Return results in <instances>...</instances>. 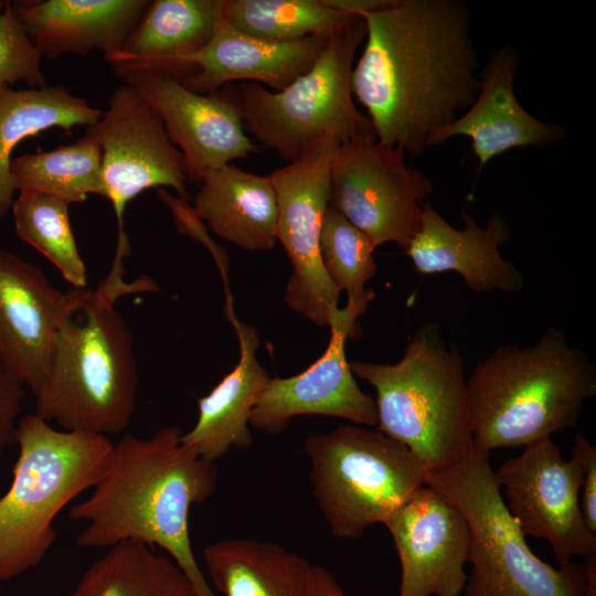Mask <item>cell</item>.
<instances>
[{
    "mask_svg": "<svg viewBox=\"0 0 596 596\" xmlns=\"http://www.w3.org/2000/svg\"><path fill=\"white\" fill-rule=\"evenodd\" d=\"M383 524L401 564L398 596H460L470 531L444 493L422 486Z\"/></svg>",
    "mask_w": 596,
    "mask_h": 596,
    "instance_id": "2e32d148",
    "label": "cell"
},
{
    "mask_svg": "<svg viewBox=\"0 0 596 596\" xmlns=\"http://www.w3.org/2000/svg\"><path fill=\"white\" fill-rule=\"evenodd\" d=\"M70 596H200L168 555L126 541L95 561L79 577Z\"/></svg>",
    "mask_w": 596,
    "mask_h": 596,
    "instance_id": "4316f807",
    "label": "cell"
},
{
    "mask_svg": "<svg viewBox=\"0 0 596 596\" xmlns=\"http://www.w3.org/2000/svg\"><path fill=\"white\" fill-rule=\"evenodd\" d=\"M24 397V385L0 362V461L14 443Z\"/></svg>",
    "mask_w": 596,
    "mask_h": 596,
    "instance_id": "d6a6232c",
    "label": "cell"
},
{
    "mask_svg": "<svg viewBox=\"0 0 596 596\" xmlns=\"http://www.w3.org/2000/svg\"><path fill=\"white\" fill-rule=\"evenodd\" d=\"M405 151L376 138L339 145L330 169L329 205L362 231L376 247L403 251L421 228L432 179L408 166Z\"/></svg>",
    "mask_w": 596,
    "mask_h": 596,
    "instance_id": "30bf717a",
    "label": "cell"
},
{
    "mask_svg": "<svg viewBox=\"0 0 596 596\" xmlns=\"http://www.w3.org/2000/svg\"><path fill=\"white\" fill-rule=\"evenodd\" d=\"M329 38L272 42L238 31L224 20L211 42L184 60L196 70L181 83L198 94H212L234 81H249L281 91L307 73Z\"/></svg>",
    "mask_w": 596,
    "mask_h": 596,
    "instance_id": "ffe728a7",
    "label": "cell"
},
{
    "mask_svg": "<svg viewBox=\"0 0 596 596\" xmlns=\"http://www.w3.org/2000/svg\"><path fill=\"white\" fill-rule=\"evenodd\" d=\"M9 489L0 498V583L38 566L52 547L57 514L106 473L109 437L55 428L35 413L20 417Z\"/></svg>",
    "mask_w": 596,
    "mask_h": 596,
    "instance_id": "5b68a950",
    "label": "cell"
},
{
    "mask_svg": "<svg viewBox=\"0 0 596 596\" xmlns=\"http://www.w3.org/2000/svg\"><path fill=\"white\" fill-rule=\"evenodd\" d=\"M68 206L51 195L21 191L11 210L20 240L44 255L72 288H84L86 267L71 228Z\"/></svg>",
    "mask_w": 596,
    "mask_h": 596,
    "instance_id": "f546056e",
    "label": "cell"
},
{
    "mask_svg": "<svg viewBox=\"0 0 596 596\" xmlns=\"http://www.w3.org/2000/svg\"><path fill=\"white\" fill-rule=\"evenodd\" d=\"M461 216L465 227L457 230L429 203L424 204L421 228L404 251L417 272H455L475 292L521 291V273L499 252L511 235L505 217L494 213L481 227L464 211Z\"/></svg>",
    "mask_w": 596,
    "mask_h": 596,
    "instance_id": "d6986e66",
    "label": "cell"
},
{
    "mask_svg": "<svg viewBox=\"0 0 596 596\" xmlns=\"http://www.w3.org/2000/svg\"><path fill=\"white\" fill-rule=\"evenodd\" d=\"M364 50L351 74L376 140L418 157L476 99L479 62L464 0H392L360 13Z\"/></svg>",
    "mask_w": 596,
    "mask_h": 596,
    "instance_id": "6da1fadb",
    "label": "cell"
},
{
    "mask_svg": "<svg viewBox=\"0 0 596 596\" xmlns=\"http://www.w3.org/2000/svg\"><path fill=\"white\" fill-rule=\"evenodd\" d=\"M354 14L330 8L323 0H224L223 20L254 38L292 42L330 38Z\"/></svg>",
    "mask_w": 596,
    "mask_h": 596,
    "instance_id": "f1b7e54d",
    "label": "cell"
},
{
    "mask_svg": "<svg viewBox=\"0 0 596 596\" xmlns=\"http://www.w3.org/2000/svg\"><path fill=\"white\" fill-rule=\"evenodd\" d=\"M203 560L224 596H310L312 565L276 543L221 540L205 546Z\"/></svg>",
    "mask_w": 596,
    "mask_h": 596,
    "instance_id": "d4e9b609",
    "label": "cell"
},
{
    "mask_svg": "<svg viewBox=\"0 0 596 596\" xmlns=\"http://www.w3.org/2000/svg\"><path fill=\"white\" fill-rule=\"evenodd\" d=\"M120 78L160 116L185 160L189 181L200 183L209 172L256 151L244 132L235 92L198 94L180 79L153 71H132Z\"/></svg>",
    "mask_w": 596,
    "mask_h": 596,
    "instance_id": "5bb4252c",
    "label": "cell"
},
{
    "mask_svg": "<svg viewBox=\"0 0 596 596\" xmlns=\"http://www.w3.org/2000/svg\"><path fill=\"white\" fill-rule=\"evenodd\" d=\"M366 308L348 301L332 321L329 344L316 362L297 375L269 379L252 411V427L278 434L292 417L309 414L376 425L375 402L359 387L345 356L347 339L355 333L356 318Z\"/></svg>",
    "mask_w": 596,
    "mask_h": 596,
    "instance_id": "9a60e30c",
    "label": "cell"
},
{
    "mask_svg": "<svg viewBox=\"0 0 596 596\" xmlns=\"http://www.w3.org/2000/svg\"><path fill=\"white\" fill-rule=\"evenodd\" d=\"M66 291L0 245V362L36 396L50 369Z\"/></svg>",
    "mask_w": 596,
    "mask_h": 596,
    "instance_id": "e0dca14e",
    "label": "cell"
},
{
    "mask_svg": "<svg viewBox=\"0 0 596 596\" xmlns=\"http://www.w3.org/2000/svg\"><path fill=\"white\" fill-rule=\"evenodd\" d=\"M365 35L363 17L354 14L329 38L312 67L286 88L272 92L253 82L238 86L244 124L264 147L291 163L328 136L341 143L376 138L351 88L354 54Z\"/></svg>",
    "mask_w": 596,
    "mask_h": 596,
    "instance_id": "ba28073f",
    "label": "cell"
},
{
    "mask_svg": "<svg viewBox=\"0 0 596 596\" xmlns=\"http://www.w3.org/2000/svg\"><path fill=\"white\" fill-rule=\"evenodd\" d=\"M370 238L351 224L340 212L328 205L320 233V258L324 270L348 301L369 304L373 294L365 284L376 274Z\"/></svg>",
    "mask_w": 596,
    "mask_h": 596,
    "instance_id": "4dcf8cb0",
    "label": "cell"
},
{
    "mask_svg": "<svg viewBox=\"0 0 596 596\" xmlns=\"http://www.w3.org/2000/svg\"><path fill=\"white\" fill-rule=\"evenodd\" d=\"M103 113L63 86L26 89L0 86V219L8 215L14 201L10 164L15 147L52 128L70 132L74 126L91 127Z\"/></svg>",
    "mask_w": 596,
    "mask_h": 596,
    "instance_id": "484cf974",
    "label": "cell"
},
{
    "mask_svg": "<svg viewBox=\"0 0 596 596\" xmlns=\"http://www.w3.org/2000/svg\"><path fill=\"white\" fill-rule=\"evenodd\" d=\"M42 56L30 41L12 9V2L0 0V86L23 82L29 88L45 86Z\"/></svg>",
    "mask_w": 596,
    "mask_h": 596,
    "instance_id": "1f68e13d",
    "label": "cell"
},
{
    "mask_svg": "<svg viewBox=\"0 0 596 596\" xmlns=\"http://www.w3.org/2000/svg\"><path fill=\"white\" fill-rule=\"evenodd\" d=\"M150 4L147 0H18L12 9L40 55L104 57L119 52Z\"/></svg>",
    "mask_w": 596,
    "mask_h": 596,
    "instance_id": "44dd1931",
    "label": "cell"
},
{
    "mask_svg": "<svg viewBox=\"0 0 596 596\" xmlns=\"http://www.w3.org/2000/svg\"><path fill=\"white\" fill-rule=\"evenodd\" d=\"M472 445L483 451L526 446L576 427L596 394V368L563 331L532 345L493 350L466 380Z\"/></svg>",
    "mask_w": 596,
    "mask_h": 596,
    "instance_id": "277c9868",
    "label": "cell"
},
{
    "mask_svg": "<svg viewBox=\"0 0 596 596\" xmlns=\"http://www.w3.org/2000/svg\"><path fill=\"white\" fill-rule=\"evenodd\" d=\"M520 62L510 43L492 50L482 66L480 89L473 103L453 124L440 130L435 146L456 136L471 139L478 159L477 173L494 157L524 147H550L566 138V128L545 123L518 100L514 77Z\"/></svg>",
    "mask_w": 596,
    "mask_h": 596,
    "instance_id": "ac0fdd59",
    "label": "cell"
},
{
    "mask_svg": "<svg viewBox=\"0 0 596 596\" xmlns=\"http://www.w3.org/2000/svg\"><path fill=\"white\" fill-rule=\"evenodd\" d=\"M10 174L19 192L51 195L70 205L88 194L106 198L102 150L88 131L73 143L12 159Z\"/></svg>",
    "mask_w": 596,
    "mask_h": 596,
    "instance_id": "83f0119b",
    "label": "cell"
},
{
    "mask_svg": "<svg viewBox=\"0 0 596 596\" xmlns=\"http://www.w3.org/2000/svg\"><path fill=\"white\" fill-rule=\"evenodd\" d=\"M240 343V360L205 396L198 401L195 425L182 435V441L202 458L215 462L231 447L248 449L253 437L248 428L252 411L269 381L256 352V329L237 319L233 307L226 308Z\"/></svg>",
    "mask_w": 596,
    "mask_h": 596,
    "instance_id": "603a6c76",
    "label": "cell"
},
{
    "mask_svg": "<svg viewBox=\"0 0 596 596\" xmlns=\"http://www.w3.org/2000/svg\"><path fill=\"white\" fill-rule=\"evenodd\" d=\"M341 142L324 137L299 160L268 174L277 198V241L292 266L285 301L320 327L339 316L340 291L320 258V233L330 198V169Z\"/></svg>",
    "mask_w": 596,
    "mask_h": 596,
    "instance_id": "8fae6325",
    "label": "cell"
},
{
    "mask_svg": "<svg viewBox=\"0 0 596 596\" xmlns=\"http://www.w3.org/2000/svg\"><path fill=\"white\" fill-rule=\"evenodd\" d=\"M178 426L151 437L125 434L114 444L106 473L92 494L72 505L68 519L84 522L83 549H109L131 541L162 549L200 596H215L190 542L189 513L219 483V469L182 441Z\"/></svg>",
    "mask_w": 596,
    "mask_h": 596,
    "instance_id": "7a4b0ae2",
    "label": "cell"
},
{
    "mask_svg": "<svg viewBox=\"0 0 596 596\" xmlns=\"http://www.w3.org/2000/svg\"><path fill=\"white\" fill-rule=\"evenodd\" d=\"M319 511L337 539L384 523L418 488L426 469L403 444L354 425L311 435L304 446Z\"/></svg>",
    "mask_w": 596,
    "mask_h": 596,
    "instance_id": "9c48e42d",
    "label": "cell"
},
{
    "mask_svg": "<svg viewBox=\"0 0 596 596\" xmlns=\"http://www.w3.org/2000/svg\"><path fill=\"white\" fill-rule=\"evenodd\" d=\"M88 131L102 150L106 199L123 231L126 205L145 190L171 188L188 200L185 160L156 110L129 85L118 86Z\"/></svg>",
    "mask_w": 596,
    "mask_h": 596,
    "instance_id": "4fadbf2b",
    "label": "cell"
},
{
    "mask_svg": "<svg viewBox=\"0 0 596 596\" xmlns=\"http://www.w3.org/2000/svg\"><path fill=\"white\" fill-rule=\"evenodd\" d=\"M350 368L375 390L377 430L406 446L426 470L470 450L464 361L439 323L422 324L394 364L353 361Z\"/></svg>",
    "mask_w": 596,
    "mask_h": 596,
    "instance_id": "8992f818",
    "label": "cell"
},
{
    "mask_svg": "<svg viewBox=\"0 0 596 596\" xmlns=\"http://www.w3.org/2000/svg\"><path fill=\"white\" fill-rule=\"evenodd\" d=\"M223 11L224 0L150 1L124 47L105 60L119 77L153 71L181 81L196 72L184 60L211 42Z\"/></svg>",
    "mask_w": 596,
    "mask_h": 596,
    "instance_id": "7402d4cb",
    "label": "cell"
},
{
    "mask_svg": "<svg viewBox=\"0 0 596 596\" xmlns=\"http://www.w3.org/2000/svg\"><path fill=\"white\" fill-rule=\"evenodd\" d=\"M583 465L572 449L564 459L551 437L524 446L502 464L494 477L504 487L505 507L524 536L544 539L560 566L573 556L596 554V534L587 528L579 504Z\"/></svg>",
    "mask_w": 596,
    "mask_h": 596,
    "instance_id": "7c38bea8",
    "label": "cell"
},
{
    "mask_svg": "<svg viewBox=\"0 0 596 596\" xmlns=\"http://www.w3.org/2000/svg\"><path fill=\"white\" fill-rule=\"evenodd\" d=\"M128 238L119 237L111 269L97 288H71L58 321L35 414L61 429L117 435L135 413L137 361L127 323L116 310L126 294L156 290L149 278L124 280Z\"/></svg>",
    "mask_w": 596,
    "mask_h": 596,
    "instance_id": "3957f363",
    "label": "cell"
},
{
    "mask_svg": "<svg viewBox=\"0 0 596 596\" xmlns=\"http://www.w3.org/2000/svg\"><path fill=\"white\" fill-rule=\"evenodd\" d=\"M489 454L472 445L455 464L426 470V483L444 493L469 526L466 596H584L583 565L556 568L531 551L505 507Z\"/></svg>",
    "mask_w": 596,
    "mask_h": 596,
    "instance_id": "52a82bcc",
    "label": "cell"
},
{
    "mask_svg": "<svg viewBox=\"0 0 596 596\" xmlns=\"http://www.w3.org/2000/svg\"><path fill=\"white\" fill-rule=\"evenodd\" d=\"M159 198L169 206L180 233L189 235L205 244L217 260L221 269H226V254L209 236L202 220L195 214L185 199L172 195L163 188L157 189Z\"/></svg>",
    "mask_w": 596,
    "mask_h": 596,
    "instance_id": "836d02e7",
    "label": "cell"
},
{
    "mask_svg": "<svg viewBox=\"0 0 596 596\" xmlns=\"http://www.w3.org/2000/svg\"><path fill=\"white\" fill-rule=\"evenodd\" d=\"M310 596H347L331 573L312 565Z\"/></svg>",
    "mask_w": 596,
    "mask_h": 596,
    "instance_id": "d590c367",
    "label": "cell"
},
{
    "mask_svg": "<svg viewBox=\"0 0 596 596\" xmlns=\"http://www.w3.org/2000/svg\"><path fill=\"white\" fill-rule=\"evenodd\" d=\"M193 210L223 240L246 251H268L277 243L278 206L268 175L226 164L201 180Z\"/></svg>",
    "mask_w": 596,
    "mask_h": 596,
    "instance_id": "cb8c5ba5",
    "label": "cell"
},
{
    "mask_svg": "<svg viewBox=\"0 0 596 596\" xmlns=\"http://www.w3.org/2000/svg\"><path fill=\"white\" fill-rule=\"evenodd\" d=\"M572 449L579 456L584 469L579 491L582 514L589 531L596 534V446L577 433Z\"/></svg>",
    "mask_w": 596,
    "mask_h": 596,
    "instance_id": "e575fe53",
    "label": "cell"
}]
</instances>
